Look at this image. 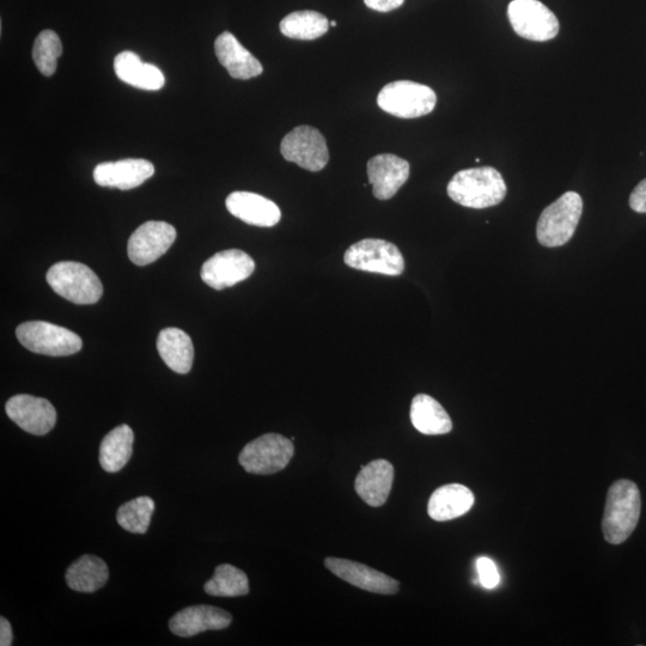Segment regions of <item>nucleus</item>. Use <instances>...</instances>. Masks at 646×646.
I'll list each match as a JSON object with an SVG mask.
<instances>
[{"label":"nucleus","instance_id":"f257e3e1","mask_svg":"<svg viewBox=\"0 0 646 646\" xmlns=\"http://www.w3.org/2000/svg\"><path fill=\"white\" fill-rule=\"evenodd\" d=\"M447 191L455 203L468 209L481 210L501 204L508 188L497 169L480 167L456 173Z\"/></svg>","mask_w":646,"mask_h":646},{"label":"nucleus","instance_id":"f03ea898","mask_svg":"<svg viewBox=\"0 0 646 646\" xmlns=\"http://www.w3.org/2000/svg\"><path fill=\"white\" fill-rule=\"evenodd\" d=\"M642 513L638 486L631 480L615 481L608 491L602 532L609 544L620 545L635 532Z\"/></svg>","mask_w":646,"mask_h":646},{"label":"nucleus","instance_id":"7ed1b4c3","mask_svg":"<svg viewBox=\"0 0 646 646\" xmlns=\"http://www.w3.org/2000/svg\"><path fill=\"white\" fill-rule=\"evenodd\" d=\"M583 213V199L576 192L562 195L542 211L536 227V236L541 246L562 247L575 235Z\"/></svg>","mask_w":646,"mask_h":646},{"label":"nucleus","instance_id":"20e7f679","mask_svg":"<svg viewBox=\"0 0 646 646\" xmlns=\"http://www.w3.org/2000/svg\"><path fill=\"white\" fill-rule=\"evenodd\" d=\"M46 279L53 291L75 304H95L103 294L100 278L81 262H58L48 270Z\"/></svg>","mask_w":646,"mask_h":646},{"label":"nucleus","instance_id":"39448f33","mask_svg":"<svg viewBox=\"0 0 646 646\" xmlns=\"http://www.w3.org/2000/svg\"><path fill=\"white\" fill-rule=\"evenodd\" d=\"M435 91L428 85L411 81L389 83L377 96V105L386 113L401 119H416L434 111Z\"/></svg>","mask_w":646,"mask_h":646},{"label":"nucleus","instance_id":"423d86ee","mask_svg":"<svg viewBox=\"0 0 646 646\" xmlns=\"http://www.w3.org/2000/svg\"><path fill=\"white\" fill-rule=\"evenodd\" d=\"M18 341L39 355L64 357L82 350L83 341L65 327L45 321L24 322L16 329Z\"/></svg>","mask_w":646,"mask_h":646},{"label":"nucleus","instance_id":"0eeeda50","mask_svg":"<svg viewBox=\"0 0 646 646\" xmlns=\"http://www.w3.org/2000/svg\"><path fill=\"white\" fill-rule=\"evenodd\" d=\"M294 454L295 447L289 438L267 434L248 443L239 456V462L248 473L270 475L283 471Z\"/></svg>","mask_w":646,"mask_h":646},{"label":"nucleus","instance_id":"6e6552de","mask_svg":"<svg viewBox=\"0 0 646 646\" xmlns=\"http://www.w3.org/2000/svg\"><path fill=\"white\" fill-rule=\"evenodd\" d=\"M347 266L355 270L400 276L405 271V260L392 242L365 239L347 249L344 257Z\"/></svg>","mask_w":646,"mask_h":646},{"label":"nucleus","instance_id":"1a4fd4ad","mask_svg":"<svg viewBox=\"0 0 646 646\" xmlns=\"http://www.w3.org/2000/svg\"><path fill=\"white\" fill-rule=\"evenodd\" d=\"M508 17L515 33L523 39L545 42L557 38L559 33L557 16L539 0H513Z\"/></svg>","mask_w":646,"mask_h":646},{"label":"nucleus","instance_id":"9d476101","mask_svg":"<svg viewBox=\"0 0 646 646\" xmlns=\"http://www.w3.org/2000/svg\"><path fill=\"white\" fill-rule=\"evenodd\" d=\"M280 152L286 161L313 173L320 172L329 161L326 139L312 126H298L286 134Z\"/></svg>","mask_w":646,"mask_h":646},{"label":"nucleus","instance_id":"9b49d317","mask_svg":"<svg viewBox=\"0 0 646 646\" xmlns=\"http://www.w3.org/2000/svg\"><path fill=\"white\" fill-rule=\"evenodd\" d=\"M255 262L240 249L219 252L201 268V279L215 290L231 288L252 276Z\"/></svg>","mask_w":646,"mask_h":646},{"label":"nucleus","instance_id":"f8f14e48","mask_svg":"<svg viewBox=\"0 0 646 646\" xmlns=\"http://www.w3.org/2000/svg\"><path fill=\"white\" fill-rule=\"evenodd\" d=\"M176 230L166 222H146L134 231L127 253L134 265L146 266L163 257L176 240Z\"/></svg>","mask_w":646,"mask_h":646},{"label":"nucleus","instance_id":"ddd939ff","mask_svg":"<svg viewBox=\"0 0 646 646\" xmlns=\"http://www.w3.org/2000/svg\"><path fill=\"white\" fill-rule=\"evenodd\" d=\"M8 417L28 434L44 436L57 423V411L50 401L28 394L12 396L5 405Z\"/></svg>","mask_w":646,"mask_h":646},{"label":"nucleus","instance_id":"4468645a","mask_svg":"<svg viewBox=\"0 0 646 646\" xmlns=\"http://www.w3.org/2000/svg\"><path fill=\"white\" fill-rule=\"evenodd\" d=\"M325 565L341 580L370 593L394 595L400 588V583L394 578L352 560L329 557L325 560Z\"/></svg>","mask_w":646,"mask_h":646},{"label":"nucleus","instance_id":"2eb2a0df","mask_svg":"<svg viewBox=\"0 0 646 646\" xmlns=\"http://www.w3.org/2000/svg\"><path fill=\"white\" fill-rule=\"evenodd\" d=\"M410 173V163L392 154L377 155L368 162L369 184L379 200L392 199L406 184Z\"/></svg>","mask_w":646,"mask_h":646},{"label":"nucleus","instance_id":"dca6fc26","mask_svg":"<svg viewBox=\"0 0 646 646\" xmlns=\"http://www.w3.org/2000/svg\"><path fill=\"white\" fill-rule=\"evenodd\" d=\"M154 174L155 167L151 162L140 158L139 160L129 158V160L99 164L94 170V180L101 187L129 191L143 185Z\"/></svg>","mask_w":646,"mask_h":646},{"label":"nucleus","instance_id":"f3484780","mask_svg":"<svg viewBox=\"0 0 646 646\" xmlns=\"http://www.w3.org/2000/svg\"><path fill=\"white\" fill-rule=\"evenodd\" d=\"M233 617L224 609L199 605L182 609L169 621V629L179 637H193L201 632L227 629Z\"/></svg>","mask_w":646,"mask_h":646},{"label":"nucleus","instance_id":"a211bd4d","mask_svg":"<svg viewBox=\"0 0 646 646\" xmlns=\"http://www.w3.org/2000/svg\"><path fill=\"white\" fill-rule=\"evenodd\" d=\"M225 205L231 215L254 227L271 228L282 218L278 205L257 193H231Z\"/></svg>","mask_w":646,"mask_h":646},{"label":"nucleus","instance_id":"6ab92c4d","mask_svg":"<svg viewBox=\"0 0 646 646\" xmlns=\"http://www.w3.org/2000/svg\"><path fill=\"white\" fill-rule=\"evenodd\" d=\"M215 51L219 63L235 79L247 81V79L258 77L264 72V67L259 60L229 32L218 36L215 41Z\"/></svg>","mask_w":646,"mask_h":646},{"label":"nucleus","instance_id":"aec40b11","mask_svg":"<svg viewBox=\"0 0 646 646\" xmlns=\"http://www.w3.org/2000/svg\"><path fill=\"white\" fill-rule=\"evenodd\" d=\"M394 467L387 460H375L362 467L356 479V492L370 507L379 508L392 491Z\"/></svg>","mask_w":646,"mask_h":646},{"label":"nucleus","instance_id":"412c9836","mask_svg":"<svg viewBox=\"0 0 646 646\" xmlns=\"http://www.w3.org/2000/svg\"><path fill=\"white\" fill-rule=\"evenodd\" d=\"M474 495L468 487L450 484L440 487L430 497L428 513L432 520L446 522L468 513L474 505Z\"/></svg>","mask_w":646,"mask_h":646},{"label":"nucleus","instance_id":"4be33fe9","mask_svg":"<svg viewBox=\"0 0 646 646\" xmlns=\"http://www.w3.org/2000/svg\"><path fill=\"white\" fill-rule=\"evenodd\" d=\"M114 71L121 81L134 88L156 91L166 84V78L158 67L143 63L136 53L130 51L118 54Z\"/></svg>","mask_w":646,"mask_h":646},{"label":"nucleus","instance_id":"5701e85b","mask_svg":"<svg viewBox=\"0 0 646 646\" xmlns=\"http://www.w3.org/2000/svg\"><path fill=\"white\" fill-rule=\"evenodd\" d=\"M157 350L163 362L175 373H190L194 361V347L190 335L179 328H166L157 339Z\"/></svg>","mask_w":646,"mask_h":646},{"label":"nucleus","instance_id":"b1692460","mask_svg":"<svg viewBox=\"0 0 646 646\" xmlns=\"http://www.w3.org/2000/svg\"><path fill=\"white\" fill-rule=\"evenodd\" d=\"M411 422L420 434L446 435L453 429L452 419L440 402L430 395L419 394L411 405Z\"/></svg>","mask_w":646,"mask_h":646},{"label":"nucleus","instance_id":"393cba45","mask_svg":"<svg viewBox=\"0 0 646 646\" xmlns=\"http://www.w3.org/2000/svg\"><path fill=\"white\" fill-rule=\"evenodd\" d=\"M109 578L108 566L105 560L85 554L69 566L65 580L69 588L78 593H95L105 587Z\"/></svg>","mask_w":646,"mask_h":646},{"label":"nucleus","instance_id":"a878e982","mask_svg":"<svg viewBox=\"0 0 646 646\" xmlns=\"http://www.w3.org/2000/svg\"><path fill=\"white\" fill-rule=\"evenodd\" d=\"M134 434L129 425L113 429L103 438L100 446V465L108 473H117L129 463Z\"/></svg>","mask_w":646,"mask_h":646},{"label":"nucleus","instance_id":"bb28decb","mask_svg":"<svg viewBox=\"0 0 646 646\" xmlns=\"http://www.w3.org/2000/svg\"><path fill=\"white\" fill-rule=\"evenodd\" d=\"M326 16L316 11H296L286 16L280 22V32L286 38L303 41H313L325 35L329 29Z\"/></svg>","mask_w":646,"mask_h":646},{"label":"nucleus","instance_id":"cd10ccee","mask_svg":"<svg viewBox=\"0 0 646 646\" xmlns=\"http://www.w3.org/2000/svg\"><path fill=\"white\" fill-rule=\"evenodd\" d=\"M206 594L217 597H239L249 593L248 577L230 564L217 566L215 575L204 585Z\"/></svg>","mask_w":646,"mask_h":646},{"label":"nucleus","instance_id":"c85d7f7f","mask_svg":"<svg viewBox=\"0 0 646 646\" xmlns=\"http://www.w3.org/2000/svg\"><path fill=\"white\" fill-rule=\"evenodd\" d=\"M155 502L150 497H138L127 502L118 510L117 521L121 528L133 534L148 532Z\"/></svg>","mask_w":646,"mask_h":646},{"label":"nucleus","instance_id":"c756f323","mask_svg":"<svg viewBox=\"0 0 646 646\" xmlns=\"http://www.w3.org/2000/svg\"><path fill=\"white\" fill-rule=\"evenodd\" d=\"M63 44L53 30H44L34 42L33 59L36 67L46 77L57 71L58 59L62 57Z\"/></svg>","mask_w":646,"mask_h":646},{"label":"nucleus","instance_id":"7c9ffc66","mask_svg":"<svg viewBox=\"0 0 646 646\" xmlns=\"http://www.w3.org/2000/svg\"><path fill=\"white\" fill-rule=\"evenodd\" d=\"M477 571L479 582L486 589H495L501 580L497 565L490 558L480 557L477 560Z\"/></svg>","mask_w":646,"mask_h":646},{"label":"nucleus","instance_id":"2f4dec72","mask_svg":"<svg viewBox=\"0 0 646 646\" xmlns=\"http://www.w3.org/2000/svg\"><path fill=\"white\" fill-rule=\"evenodd\" d=\"M631 209L638 213H646V179L633 190L630 197Z\"/></svg>","mask_w":646,"mask_h":646},{"label":"nucleus","instance_id":"473e14b6","mask_svg":"<svg viewBox=\"0 0 646 646\" xmlns=\"http://www.w3.org/2000/svg\"><path fill=\"white\" fill-rule=\"evenodd\" d=\"M369 9L377 12H390L399 9L405 0H364Z\"/></svg>","mask_w":646,"mask_h":646},{"label":"nucleus","instance_id":"72a5a7b5","mask_svg":"<svg viewBox=\"0 0 646 646\" xmlns=\"http://www.w3.org/2000/svg\"><path fill=\"white\" fill-rule=\"evenodd\" d=\"M14 641V633H12L11 625L8 619L0 618V645L10 646Z\"/></svg>","mask_w":646,"mask_h":646},{"label":"nucleus","instance_id":"f704fd0d","mask_svg":"<svg viewBox=\"0 0 646 646\" xmlns=\"http://www.w3.org/2000/svg\"><path fill=\"white\" fill-rule=\"evenodd\" d=\"M329 26H331L333 28L337 27V21L329 22Z\"/></svg>","mask_w":646,"mask_h":646}]
</instances>
